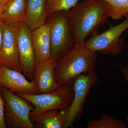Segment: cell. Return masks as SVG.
Returning <instances> with one entry per match:
<instances>
[{
	"label": "cell",
	"instance_id": "cell-1",
	"mask_svg": "<svg viewBox=\"0 0 128 128\" xmlns=\"http://www.w3.org/2000/svg\"><path fill=\"white\" fill-rule=\"evenodd\" d=\"M111 11L110 5L103 0H84L70 9L74 44L84 45L88 37L96 34L110 17Z\"/></svg>",
	"mask_w": 128,
	"mask_h": 128
},
{
	"label": "cell",
	"instance_id": "cell-2",
	"mask_svg": "<svg viewBox=\"0 0 128 128\" xmlns=\"http://www.w3.org/2000/svg\"><path fill=\"white\" fill-rule=\"evenodd\" d=\"M97 57V52H91L84 45L74 44L56 63L54 75L59 86L70 84L80 75L95 70Z\"/></svg>",
	"mask_w": 128,
	"mask_h": 128
},
{
	"label": "cell",
	"instance_id": "cell-3",
	"mask_svg": "<svg viewBox=\"0 0 128 128\" xmlns=\"http://www.w3.org/2000/svg\"><path fill=\"white\" fill-rule=\"evenodd\" d=\"M32 104L34 108L30 112L32 122L44 112L53 109H66L71 103L74 91L71 83L62 85L54 90L48 93L37 94H16Z\"/></svg>",
	"mask_w": 128,
	"mask_h": 128
},
{
	"label": "cell",
	"instance_id": "cell-4",
	"mask_svg": "<svg viewBox=\"0 0 128 128\" xmlns=\"http://www.w3.org/2000/svg\"><path fill=\"white\" fill-rule=\"evenodd\" d=\"M49 26L50 54L56 62L71 50L74 44V34L68 12L54 13Z\"/></svg>",
	"mask_w": 128,
	"mask_h": 128
},
{
	"label": "cell",
	"instance_id": "cell-5",
	"mask_svg": "<svg viewBox=\"0 0 128 128\" xmlns=\"http://www.w3.org/2000/svg\"><path fill=\"white\" fill-rule=\"evenodd\" d=\"M98 81V76L95 70H93L80 75L71 82L74 91L73 99L66 109L60 110L63 117V128L72 127L73 123L81 118L88 96L92 87Z\"/></svg>",
	"mask_w": 128,
	"mask_h": 128
},
{
	"label": "cell",
	"instance_id": "cell-6",
	"mask_svg": "<svg viewBox=\"0 0 128 128\" xmlns=\"http://www.w3.org/2000/svg\"><path fill=\"white\" fill-rule=\"evenodd\" d=\"M4 101V117L6 128H33L30 112L33 108L26 100L0 86Z\"/></svg>",
	"mask_w": 128,
	"mask_h": 128
},
{
	"label": "cell",
	"instance_id": "cell-7",
	"mask_svg": "<svg viewBox=\"0 0 128 128\" xmlns=\"http://www.w3.org/2000/svg\"><path fill=\"white\" fill-rule=\"evenodd\" d=\"M120 24L110 25L109 29L100 34H93L85 41L84 46L92 52L104 54L117 55L122 52L124 43L120 39L121 34L128 28V15Z\"/></svg>",
	"mask_w": 128,
	"mask_h": 128
},
{
	"label": "cell",
	"instance_id": "cell-8",
	"mask_svg": "<svg viewBox=\"0 0 128 128\" xmlns=\"http://www.w3.org/2000/svg\"><path fill=\"white\" fill-rule=\"evenodd\" d=\"M32 32L24 22H22L18 27V46L21 69L24 75L32 81L36 60Z\"/></svg>",
	"mask_w": 128,
	"mask_h": 128
},
{
	"label": "cell",
	"instance_id": "cell-9",
	"mask_svg": "<svg viewBox=\"0 0 128 128\" xmlns=\"http://www.w3.org/2000/svg\"><path fill=\"white\" fill-rule=\"evenodd\" d=\"M3 41L0 53V64L22 73L18 56V26L14 27L2 22Z\"/></svg>",
	"mask_w": 128,
	"mask_h": 128
},
{
	"label": "cell",
	"instance_id": "cell-10",
	"mask_svg": "<svg viewBox=\"0 0 128 128\" xmlns=\"http://www.w3.org/2000/svg\"><path fill=\"white\" fill-rule=\"evenodd\" d=\"M0 86L16 94H39L32 81L28 80L22 73L0 64Z\"/></svg>",
	"mask_w": 128,
	"mask_h": 128
},
{
	"label": "cell",
	"instance_id": "cell-11",
	"mask_svg": "<svg viewBox=\"0 0 128 128\" xmlns=\"http://www.w3.org/2000/svg\"><path fill=\"white\" fill-rule=\"evenodd\" d=\"M56 62L55 60L51 58L46 62L36 63L32 81L39 94L52 92L59 86L54 75Z\"/></svg>",
	"mask_w": 128,
	"mask_h": 128
},
{
	"label": "cell",
	"instance_id": "cell-12",
	"mask_svg": "<svg viewBox=\"0 0 128 128\" xmlns=\"http://www.w3.org/2000/svg\"><path fill=\"white\" fill-rule=\"evenodd\" d=\"M32 39L36 63L46 62L50 60L51 57L49 26L48 23L32 31Z\"/></svg>",
	"mask_w": 128,
	"mask_h": 128
},
{
	"label": "cell",
	"instance_id": "cell-13",
	"mask_svg": "<svg viewBox=\"0 0 128 128\" xmlns=\"http://www.w3.org/2000/svg\"><path fill=\"white\" fill-rule=\"evenodd\" d=\"M46 0H26L22 22L26 24L32 31L45 24V20L48 14Z\"/></svg>",
	"mask_w": 128,
	"mask_h": 128
},
{
	"label": "cell",
	"instance_id": "cell-14",
	"mask_svg": "<svg viewBox=\"0 0 128 128\" xmlns=\"http://www.w3.org/2000/svg\"><path fill=\"white\" fill-rule=\"evenodd\" d=\"M26 0H9L2 6L1 20L12 26H18L23 22Z\"/></svg>",
	"mask_w": 128,
	"mask_h": 128
},
{
	"label": "cell",
	"instance_id": "cell-15",
	"mask_svg": "<svg viewBox=\"0 0 128 128\" xmlns=\"http://www.w3.org/2000/svg\"><path fill=\"white\" fill-rule=\"evenodd\" d=\"M34 122L39 128H63V117L60 110L57 109L44 112Z\"/></svg>",
	"mask_w": 128,
	"mask_h": 128
},
{
	"label": "cell",
	"instance_id": "cell-16",
	"mask_svg": "<svg viewBox=\"0 0 128 128\" xmlns=\"http://www.w3.org/2000/svg\"><path fill=\"white\" fill-rule=\"evenodd\" d=\"M127 124L122 121L104 114L99 120L93 118L88 121L86 128H126Z\"/></svg>",
	"mask_w": 128,
	"mask_h": 128
},
{
	"label": "cell",
	"instance_id": "cell-17",
	"mask_svg": "<svg viewBox=\"0 0 128 128\" xmlns=\"http://www.w3.org/2000/svg\"><path fill=\"white\" fill-rule=\"evenodd\" d=\"M79 0H47L46 6L49 14L57 12H69L74 7Z\"/></svg>",
	"mask_w": 128,
	"mask_h": 128
},
{
	"label": "cell",
	"instance_id": "cell-18",
	"mask_svg": "<svg viewBox=\"0 0 128 128\" xmlns=\"http://www.w3.org/2000/svg\"><path fill=\"white\" fill-rule=\"evenodd\" d=\"M111 7L110 17L114 20L121 19L128 15V0H103Z\"/></svg>",
	"mask_w": 128,
	"mask_h": 128
},
{
	"label": "cell",
	"instance_id": "cell-19",
	"mask_svg": "<svg viewBox=\"0 0 128 128\" xmlns=\"http://www.w3.org/2000/svg\"><path fill=\"white\" fill-rule=\"evenodd\" d=\"M6 128L4 117V101L0 89V128Z\"/></svg>",
	"mask_w": 128,
	"mask_h": 128
},
{
	"label": "cell",
	"instance_id": "cell-20",
	"mask_svg": "<svg viewBox=\"0 0 128 128\" xmlns=\"http://www.w3.org/2000/svg\"><path fill=\"white\" fill-rule=\"evenodd\" d=\"M2 21L0 22V53L1 51L2 41H3V30H2Z\"/></svg>",
	"mask_w": 128,
	"mask_h": 128
},
{
	"label": "cell",
	"instance_id": "cell-21",
	"mask_svg": "<svg viewBox=\"0 0 128 128\" xmlns=\"http://www.w3.org/2000/svg\"><path fill=\"white\" fill-rule=\"evenodd\" d=\"M122 73L124 79L128 82V67H126L122 69Z\"/></svg>",
	"mask_w": 128,
	"mask_h": 128
},
{
	"label": "cell",
	"instance_id": "cell-22",
	"mask_svg": "<svg viewBox=\"0 0 128 128\" xmlns=\"http://www.w3.org/2000/svg\"><path fill=\"white\" fill-rule=\"evenodd\" d=\"M9 0H0V6L2 7Z\"/></svg>",
	"mask_w": 128,
	"mask_h": 128
},
{
	"label": "cell",
	"instance_id": "cell-23",
	"mask_svg": "<svg viewBox=\"0 0 128 128\" xmlns=\"http://www.w3.org/2000/svg\"><path fill=\"white\" fill-rule=\"evenodd\" d=\"M2 7L0 6V22L2 21L1 20V15L2 14Z\"/></svg>",
	"mask_w": 128,
	"mask_h": 128
},
{
	"label": "cell",
	"instance_id": "cell-24",
	"mask_svg": "<svg viewBox=\"0 0 128 128\" xmlns=\"http://www.w3.org/2000/svg\"><path fill=\"white\" fill-rule=\"evenodd\" d=\"M126 119H127V120H128V115L127 116V117H126Z\"/></svg>",
	"mask_w": 128,
	"mask_h": 128
},
{
	"label": "cell",
	"instance_id": "cell-25",
	"mask_svg": "<svg viewBox=\"0 0 128 128\" xmlns=\"http://www.w3.org/2000/svg\"></svg>",
	"mask_w": 128,
	"mask_h": 128
}]
</instances>
